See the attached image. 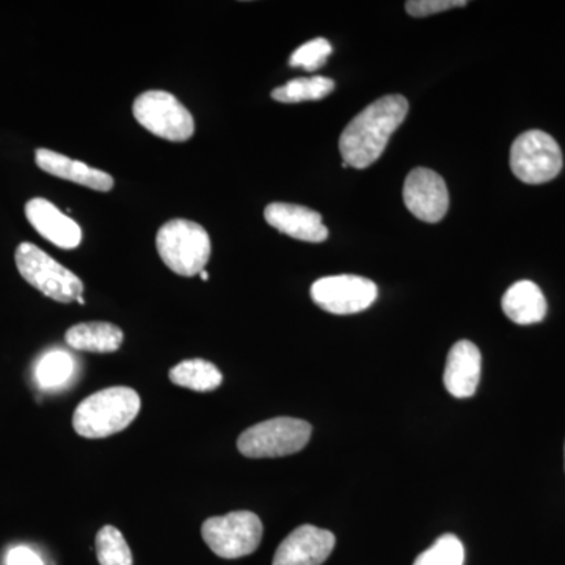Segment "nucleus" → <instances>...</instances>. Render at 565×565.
Instances as JSON below:
<instances>
[{"mask_svg":"<svg viewBox=\"0 0 565 565\" xmlns=\"http://www.w3.org/2000/svg\"><path fill=\"white\" fill-rule=\"evenodd\" d=\"M407 114L408 102L401 95H386L364 107L341 134L343 167L363 170L379 161Z\"/></svg>","mask_w":565,"mask_h":565,"instance_id":"1","label":"nucleus"},{"mask_svg":"<svg viewBox=\"0 0 565 565\" xmlns=\"http://www.w3.org/2000/svg\"><path fill=\"white\" fill-rule=\"evenodd\" d=\"M140 396L129 386H111L85 397L73 415V427L84 438H106L131 426L139 415Z\"/></svg>","mask_w":565,"mask_h":565,"instance_id":"2","label":"nucleus"},{"mask_svg":"<svg viewBox=\"0 0 565 565\" xmlns=\"http://www.w3.org/2000/svg\"><path fill=\"white\" fill-rule=\"evenodd\" d=\"M156 247L163 264L182 277L199 275L211 258L210 234L200 223L173 218L159 230Z\"/></svg>","mask_w":565,"mask_h":565,"instance_id":"3","label":"nucleus"},{"mask_svg":"<svg viewBox=\"0 0 565 565\" xmlns=\"http://www.w3.org/2000/svg\"><path fill=\"white\" fill-rule=\"evenodd\" d=\"M14 262L21 277L55 302H77L84 292V282L81 278L36 245L21 244L14 255Z\"/></svg>","mask_w":565,"mask_h":565,"instance_id":"4","label":"nucleus"},{"mask_svg":"<svg viewBox=\"0 0 565 565\" xmlns=\"http://www.w3.org/2000/svg\"><path fill=\"white\" fill-rule=\"evenodd\" d=\"M313 427L297 418H274L244 430L237 440L241 455L250 459H270L302 451L310 441Z\"/></svg>","mask_w":565,"mask_h":565,"instance_id":"5","label":"nucleus"},{"mask_svg":"<svg viewBox=\"0 0 565 565\" xmlns=\"http://www.w3.org/2000/svg\"><path fill=\"white\" fill-rule=\"evenodd\" d=\"M262 520L250 511H236L211 516L202 526L203 541L223 559L252 555L263 541Z\"/></svg>","mask_w":565,"mask_h":565,"instance_id":"6","label":"nucleus"},{"mask_svg":"<svg viewBox=\"0 0 565 565\" xmlns=\"http://www.w3.org/2000/svg\"><path fill=\"white\" fill-rule=\"evenodd\" d=\"M134 117L147 131L174 143L188 141L195 132L191 111L172 93L150 90L137 96Z\"/></svg>","mask_w":565,"mask_h":565,"instance_id":"7","label":"nucleus"},{"mask_svg":"<svg viewBox=\"0 0 565 565\" xmlns=\"http://www.w3.org/2000/svg\"><path fill=\"white\" fill-rule=\"evenodd\" d=\"M563 151L550 134L526 131L511 148L512 173L525 184H545L563 170Z\"/></svg>","mask_w":565,"mask_h":565,"instance_id":"8","label":"nucleus"},{"mask_svg":"<svg viewBox=\"0 0 565 565\" xmlns=\"http://www.w3.org/2000/svg\"><path fill=\"white\" fill-rule=\"evenodd\" d=\"M377 286L359 275H333L315 281L311 299L332 315H355L367 310L377 299Z\"/></svg>","mask_w":565,"mask_h":565,"instance_id":"9","label":"nucleus"},{"mask_svg":"<svg viewBox=\"0 0 565 565\" xmlns=\"http://www.w3.org/2000/svg\"><path fill=\"white\" fill-rule=\"evenodd\" d=\"M404 203L422 222L437 223L449 207V192L440 174L430 169L412 170L404 184Z\"/></svg>","mask_w":565,"mask_h":565,"instance_id":"10","label":"nucleus"},{"mask_svg":"<svg viewBox=\"0 0 565 565\" xmlns=\"http://www.w3.org/2000/svg\"><path fill=\"white\" fill-rule=\"evenodd\" d=\"M337 539L313 525L294 530L275 552L273 565H322L332 555Z\"/></svg>","mask_w":565,"mask_h":565,"instance_id":"11","label":"nucleus"},{"mask_svg":"<svg viewBox=\"0 0 565 565\" xmlns=\"http://www.w3.org/2000/svg\"><path fill=\"white\" fill-rule=\"evenodd\" d=\"M264 217L277 232L303 241L321 244L329 237V230L322 223L319 212L291 203H270L264 210Z\"/></svg>","mask_w":565,"mask_h":565,"instance_id":"12","label":"nucleus"},{"mask_svg":"<svg viewBox=\"0 0 565 565\" xmlns=\"http://www.w3.org/2000/svg\"><path fill=\"white\" fill-rule=\"evenodd\" d=\"M25 215L33 228L50 243L65 250L79 247L81 226L68 215L63 214L55 204L44 199H33L25 204Z\"/></svg>","mask_w":565,"mask_h":565,"instance_id":"13","label":"nucleus"},{"mask_svg":"<svg viewBox=\"0 0 565 565\" xmlns=\"http://www.w3.org/2000/svg\"><path fill=\"white\" fill-rule=\"evenodd\" d=\"M445 386L457 399L471 397L481 381V352L471 341L452 345L446 359Z\"/></svg>","mask_w":565,"mask_h":565,"instance_id":"14","label":"nucleus"},{"mask_svg":"<svg viewBox=\"0 0 565 565\" xmlns=\"http://www.w3.org/2000/svg\"><path fill=\"white\" fill-rule=\"evenodd\" d=\"M35 162L43 172L61 178V180L76 182V184L93 189V191L109 192L115 185L114 178L103 170L93 169L87 163L74 161L68 156L46 150V148L36 150Z\"/></svg>","mask_w":565,"mask_h":565,"instance_id":"15","label":"nucleus"},{"mask_svg":"<svg viewBox=\"0 0 565 565\" xmlns=\"http://www.w3.org/2000/svg\"><path fill=\"white\" fill-rule=\"evenodd\" d=\"M504 315L519 326H531L544 321L546 300L544 292L533 281H516L505 291L501 300Z\"/></svg>","mask_w":565,"mask_h":565,"instance_id":"16","label":"nucleus"},{"mask_svg":"<svg viewBox=\"0 0 565 565\" xmlns=\"http://www.w3.org/2000/svg\"><path fill=\"white\" fill-rule=\"evenodd\" d=\"M125 333L110 322H82L71 327L65 334L66 344L76 351L93 353L117 352Z\"/></svg>","mask_w":565,"mask_h":565,"instance_id":"17","label":"nucleus"},{"mask_svg":"<svg viewBox=\"0 0 565 565\" xmlns=\"http://www.w3.org/2000/svg\"><path fill=\"white\" fill-rule=\"evenodd\" d=\"M170 381L192 392H214L222 385L223 375L214 363L202 359L184 360L170 371Z\"/></svg>","mask_w":565,"mask_h":565,"instance_id":"18","label":"nucleus"},{"mask_svg":"<svg viewBox=\"0 0 565 565\" xmlns=\"http://www.w3.org/2000/svg\"><path fill=\"white\" fill-rule=\"evenodd\" d=\"M333 90L334 82L329 77H300V79L289 81L288 84L275 88L273 99L285 104L319 102V99L327 98Z\"/></svg>","mask_w":565,"mask_h":565,"instance_id":"19","label":"nucleus"},{"mask_svg":"<svg viewBox=\"0 0 565 565\" xmlns=\"http://www.w3.org/2000/svg\"><path fill=\"white\" fill-rule=\"evenodd\" d=\"M73 373V356L63 351H52L36 364L35 377L41 388L52 390L65 385Z\"/></svg>","mask_w":565,"mask_h":565,"instance_id":"20","label":"nucleus"},{"mask_svg":"<svg viewBox=\"0 0 565 565\" xmlns=\"http://www.w3.org/2000/svg\"><path fill=\"white\" fill-rule=\"evenodd\" d=\"M99 565H132V553L125 535L115 526H104L96 535Z\"/></svg>","mask_w":565,"mask_h":565,"instance_id":"21","label":"nucleus"},{"mask_svg":"<svg viewBox=\"0 0 565 565\" xmlns=\"http://www.w3.org/2000/svg\"><path fill=\"white\" fill-rule=\"evenodd\" d=\"M465 548L455 534H445L416 557L414 565H463Z\"/></svg>","mask_w":565,"mask_h":565,"instance_id":"22","label":"nucleus"},{"mask_svg":"<svg viewBox=\"0 0 565 565\" xmlns=\"http://www.w3.org/2000/svg\"><path fill=\"white\" fill-rule=\"evenodd\" d=\"M332 51V44L329 41L315 39L302 44L299 50L294 51L291 58H289V65L292 68L318 71L329 61Z\"/></svg>","mask_w":565,"mask_h":565,"instance_id":"23","label":"nucleus"},{"mask_svg":"<svg viewBox=\"0 0 565 565\" xmlns=\"http://www.w3.org/2000/svg\"><path fill=\"white\" fill-rule=\"evenodd\" d=\"M467 0H408L405 10L411 17L426 18L452 9H462Z\"/></svg>","mask_w":565,"mask_h":565,"instance_id":"24","label":"nucleus"},{"mask_svg":"<svg viewBox=\"0 0 565 565\" xmlns=\"http://www.w3.org/2000/svg\"><path fill=\"white\" fill-rule=\"evenodd\" d=\"M7 565H44V561L29 546H14L7 555Z\"/></svg>","mask_w":565,"mask_h":565,"instance_id":"25","label":"nucleus"},{"mask_svg":"<svg viewBox=\"0 0 565 565\" xmlns=\"http://www.w3.org/2000/svg\"><path fill=\"white\" fill-rule=\"evenodd\" d=\"M200 277H202L203 281H206L207 278H210V274H207L206 270H202V273H200Z\"/></svg>","mask_w":565,"mask_h":565,"instance_id":"26","label":"nucleus"},{"mask_svg":"<svg viewBox=\"0 0 565 565\" xmlns=\"http://www.w3.org/2000/svg\"><path fill=\"white\" fill-rule=\"evenodd\" d=\"M77 303L84 305L85 303L84 297H79V299H77Z\"/></svg>","mask_w":565,"mask_h":565,"instance_id":"27","label":"nucleus"}]
</instances>
